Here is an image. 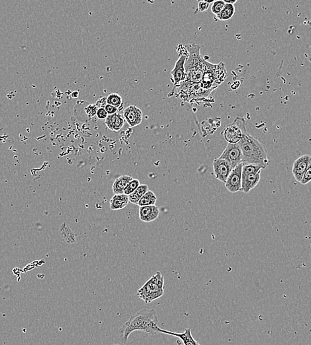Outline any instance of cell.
Wrapping results in <instances>:
<instances>
[{
  "instance_id": "obj_1",
  "label": "cell",
  "mask_w": 311,
  "mask_h": 345,
  "mask_svg": "<svg viewBox=\"0 0 311 345\" xmlns=\"http://www.w3.org/2000/svg\"><path fill=\"white\" fill-rule=\"evenodd\" d=\"M157 311L154 309H142L132 315L119 329V339L123 344L128 341L131 333L134 331H144L154 335L159 333Z\"/></svg>"
},
{
  "instance_id": "obj_2",
  "label": "cell",
  "mask_w": 311,
  "mask_h": 345,
  "mask_svg": "<svg viewBox=\"0 0 311 345\" xmlns=\"http://www.w3.org/2000/svg\"><path fill=\"white\" fill-rule=\"evenodd\" d=\"M188 56L185 64L186 79L180 86L200 83L208 61L201 57V47L191 43L187 46Z\"/></svg>"
},
{
  "instance_id": "obj_3",
  "label": "cell",
  "mask_w": 311,
  "mask_h": 345,
  "mask_svg": "<svg viewBox=\"0 0 311 345\" xmlns=\"http://www.w3.org/2000/svg\"><path fill=\"white\" fill-rule=\"evenodd\" d=\"M238 144L241 149L244 164L256 165L262 167L263 170L267 168L269 161L267 150L259 140L246 132Z\"/></svg>"
},
{
  "instance_id": "obj_4",
  "label": "cell",
  "mask_w": 311,
  "mask_h": 345,
  "mask_svg": "<svg viewBox=\"0 0 311 345\" xmlns=\"http://www.w3.org/2000/svg\"><path fill=\"white\" fill-rule=\"evenodd\" d=\"M164 294V278L157 272L138 289V297L148 304L159 299Z\"/></svg>"
},
{
  "instance_id": "obj_5",
  "label": "cell",
  "mask_w": 311,
  "mask_h": 345,
  "mask_svg": "<svg viewBox=\"0 0 311 345\" xmlns=\"http://www.w3.org/2000/svg\"><path fill=\"white\" fill-rule=\"evenodd\" d=\"M226 76V68L223 62L214 64L208 62L202 80L200 82L201 86L203 89L214 91L220 84L224 82Z\"/></svg>"
},
{
  "instance_id": "obj_6",
  "label": "cell",
  "mask_w": 311,
  "mask_h": 345,
  "mask_svg": "<svg viewBox=\"0 0 311 345\" xmlns=\"http://www.w3.org/2000/svg\"><path fill=\"white\" fill-rule=\"evenodd\" d=\"M246 132L245 119L237 117L232 123L225 127L222 134L228 144H237Z\"/></svg>"
},
{
  "instance_id": "obj_7",
  "label": "cell",
  "mask_w": 311,
  "mask_h": 345,
  "mask_svg": "<svg viewBox=\"0 0 311 345\" xmlns=\"http://www.w3.org/2000/svg\"><path fill=\"white\" fill-rule=\"evenodd\" d=\"M179 97L184 102H189L194 99H207L212 91L203 89L200 83L178 87Z\"/></svg>"
},
{
  "instance_id": "obj_8",
  "label": "cell",
  "mask_w": 311,
  "mask_h": 345,
  "mask_svg": "<svg viewBox=\"0 0 311 345\" xmlns=\"http://www.w3.org/2000/svg\"><path fill=\"white\" fill-rule=\"evenodd\" d=\"M220 159L226 160L230 164L232 170L238 164L242 163V155L239 144H228L227 145Z\"/></svg>"
},
{
  "instance_id": "obj_9",
  "label": "cell",
  "mask_w": 311,
  "mask_h": 345,
  "mask_svg": "<svg viewBox=\"0 0 311 345\" xmlns=\"http://www.w3.org/2000/svg\"><path fill=\"white\" fill-rule=\"evenodd\" d=\"M243 163L238 164L232 171L226 181V187L230 193H236L242 189V170Z\"/></svg>"
},
{
  "instance_id": "obj_10",
  "label": "cell",
  "mask_w": 311,
  "mask_h": 345,
  "mask_svg": "<svg viewBox=\"0 0 311 345\" xmlns=\"http://www.w3.org/2000/svg\"><path fill=\"white\" fill-rule=\"evenodd\" d=\"M213 170L216 179L223 183H226L232 168L226 160L216 158L213 162Z\"/></svg>"
},
{
  "instance_id": "obj_11",
  "label": "cell",
  "mask_w": 311,
  "mask_h": 345,
  "mask_svg": "<svg viewBox=\"0 0 311 345\" xmlns=\"http://www.w3.org/2000/svg\"><path fill=\"white\" fill-rule=\"evenodd\" d=\"M311 164V158L310 155L308 154L299 157L295 161L293 165L292 172L296 181L300 183L301 178Z\"/></svg>"
},
{
  "instance_id": "obj_12",
  "label": "cell",
  "mask_w": 311,
  "mask_h": 345,
  "mask_svg": "<svg viewBox=\"0 0 311 345\" xmlns=\"http://www.w3.org/2000/svg\"><path fill=\"white\" fill-rule=\"evenodd\" d=\"M187 58V56L186 55L180 56L179 59L176 62L175 67L171 72L174 85L177 87H179L180 84L183 83L186 79L185 64Z\"/></svg>"
},
{
  "instance_id": "obj_13",
  "label": "cell",
  "mask_w": 311,
  "mask_h": 345,
  "mask_svg": "<svg viewBox=\"0 0 311 345\" xmlns=\"http://www.w3.org/2000/svg\"><path fill=\"white\" fill-rule=\"evenodd\" d=\"M124 118L131 127L138 126L142 121V112L138 107L130 106L125 109Z\"/></svg>"
},
{
  "instance_id": "obj_14",
  "label": "cell",
  "mask_w": 311,
  "mask_h": 345,
  "mask_svg": "<svg viewBox=\"0 0 311 345\" xmlns=\"http://www.w3.org/2000/svg\"><path fill=\"white\" fill-rule=\"evenodd\" d=\"M159 214V207L156 205L146 206L140 207L139 209L140 220L144 223H151L156 220Z\"/></svg>"
},
{
  "instance_id": "obj_15",
  "label": "cell",
  "mask_w": 311,
  "mask_h": 345,
  "mask_svg": "<svg viewBox=\"0 0 311 345\" xmlns=\"http://www.w3.org/2000/svg\"><path fill=\"white\" fill-rule=\"evenodd\" d=\"M159 333L177 337V338L181 339L183 341L184 345H200L198 341H197L193 338V335L191 334V329H186L183 333H175L162 329L159 327Z\"/></svg>"
},
{
  "instance_id": "obj_16",
  "label": "cell",
  "mask_w": 311,
  "mask_h": 345,
  "mask_svg": "<svg viewBox=\"0 0 311 345\" xmlns=\"http://www.w3.org/2000/svg\"><path fill=\"white\" fill-rule=\"evenodd\" d=\"M261 178V171L256 173L250 174L245 177L242 178L241 191L244 193H250L256 185L259 183Z\"/></svg>"
},
{
  "instance_id": "obj_17",
  "label": "cell",
  "mask_w": 311,
  "mask_h": 345,
  "mask_svg": "<svg viewBox=\"0 0 311 345\" xmlns=\"http://www.w3.org/2000/svg\"><path fill=\"white\" fill-rule=\"evenodd\" d=\"M107 128L113 132H119L124 125V118L120 114L108 115L105 121Z\"/></svg>"
},
{
  "instance_id": "obj_18",
  "label": "cell",
  "mask_w": 311,
  "mask_h": 345,
  "mask_svg": "<svg viewBox=\"0 0 311 345\" xmlns=\"http://www.w3.org/2000/svg\"><path fill=\"white\" fill-rule=\"evenodd\" d=\"M130 201L128 195L125 194H115L109 201V207L112 211H118L124 209Z\"/></svg>"
},
{
  "instance_id": "obj_19",
  "label": "cell",
  "mask_w": 311,
  "mask_h": 345,
  "mask_svg": "<svg viewBox=\"0 0 311 345\" xmlns=\"http://www.w3.org/2000/svg\"><path fill=\"white\" fill-rule=\"evenodd\" d=\"M133 179L131 176L122 175L117 178L113 183L112 190L113 193L124 194V191L128 184Z\"/></svg>"
},
{
  "instance_id": "obj_20",
  "label": "cell",
  "mask_w": 311,
  "mask_h": 345,
  "mask_svg": "<svg viewBox=\"0 0 311 345\" xmlns=\"http://www.w3.org/2000/svg\"><path fill=\"white\" fill-rule=\"evenodd\" d=\"M157 202V197L156 194L152 191L148 190L146 193L143 195L139 201L138 205L140 207H146V206L156 205Z\"/></svg>"
},
{
  "instance_id": "obj_21",
  "label": "cell",
  "mask_w": 311,
  "mask_h": 345,
  "mask_svg": "<svg viewBox=\"0 0 311 345\" xmlns=\"http://www.w3.org/2000/svg\"><path fill=\"white\" fill-rule=\"evenodd\" d=\"M148 190V185H140L136 191L133 192L132 194L128 196L129 201H130V203L135 204V205H138V202L140 201L141 198L143 197V195H144Z\"/></svg>"
},
{
  "instance_id": "obj_22",
  "label": "cell",
  "mask_w": 311,
  "mask_h": 345,
  "mask_svg": "<svg viewBox=\"0 0 311 345\" xmlns=\"http://www.w3.org/2000/svg\"><path fill=\"white\" fill-rule=\"evenodd\" d=\"M234 13H235L234 5L226 4V3L222 11L218 15H216V17L221 21H227L232 18Z\"/></svg>"
},
{
  "instance_id": "obj_23",
  "label": "cell",
  "mask_w": 311,
  "mask_h": 345,
  "mask_svg": "<svg viewBox=\"0 0 311 345\" xmlns=\"http://www.w3.org/2000/svg\"><path fill=\"white\" fill-rule=\"evenodd\" d=\"M263 170L262 167L253 164H244L242 170V178L245 177L250 174L256 173L259 171Z\"/></svg>"
},
{
  "instance_id": "obj_24",
  "label": "cell",
  "mask_w": 311,
  "mask_h": 345,
  "mask_svg": "<svg viewBox=\"0 0 311 345\" xmlns=\"http://www.w3.org/2000/svg\"><path fill=\"white\" fill-rule=\"evenodd\" d=\"M107 105L113 106L116 108L121 107L122 105V99L118 94L112 93L107 96L106 99Z\"/></svg>"
},
{
  "instance_id": "obj_25",
  "label": "cell",
  "mask_w": 311,
  "mask_h": 345,
  "mask_svg": "<svg viewBox=\"0 0 311 345\" xmlns=\"http://www.w3.org/2000/svg\"><path fill=\"white\" fill-rule=\"evenodd\" d=\"M140 185V182L138 179H133L127 185L126 189L124 190V194L128 196L130 195L133 192L136 191Z\"/></svg>"
},
{
  "instance_id": "obj_26",
  "label": "cell",
  "mask_w": 311,
  "mask_h": 345,
  "mask_svg": "<svg viewBox=\"0 0 311 345\" xmlns=\"http://www.w3.org/2000/svg\"><path fill=\"white\" fill-rule=\"evenodd\" d=\"M225 4H226V3H224V1H222V0L214 1L212 3V7H211L212 12L216 16V15H218L219 13L222 11Z\"/></svg>"
},
{
  "instance_id": "obj_27",
  "label": "cell",
  "mask_w": 311,
  "mask_h": 345,
  "mask_svg": "<svg viewBox=\"0 0 311 345\" xmlns=\"http://www.w3.org/2000/svg\"><path fill=\"white\" fill-rule=\"evenodd\" d=\"M311 164L310 165V166L308 167V168H307V170L306 172H305L304 175H303L302 178H301L300 183L302 184V185H307V183H309V182L311 181Z\"/></svg>"
},
{
  "instance_id": "obj_28",
  "label": "cell",
  "mask_w": 311,
  "mask_h": 345,
  "mask_svg": "<svg viewBox=\"0 0 311 345\" xmlns=\"http://www.w3.org/2000/svg\"><path fill=\"white\" fill-rule=\"evenodd\" d=\"M96 114H97L98 118L100 119H105L108 115L106 111H105L104 108H100Z\"/></svg>"
},
{
  "instance_id": "obj_29",
  "label": "cell",
  "mask_w": 311,
  "mask_h": 345,
  "mask_svg": "<svg viewBox=\"0 0 311 345\" xmlns=\"http://www.w3.org/2000/svg\"><path fill=\"white\" fill-rule=\"evenodd\" d=\"M104 109L106 111L107 115H111L116 113L118 109V108L113 107V106L106 105L105 106Z\"/></svg>"
},
{
  "instance_id": "obj_30",
  "label": "cell",
  "mask_w": 311,
  "mask_h": 345,
  "mask_svg": "<svg viewBox=\"0 0 311 345\" xmlns=\"http://www.w3.org/2000/svg\"><path fill=\"white\" fill-rule=\"evenodd\" d=\"M209 5L210 3L207 2V1H199V11L203 12V11H207L208 9Z\"/></svg>"
},
{
  "instance_id": "obj_31",
  "label": "cell",
  "mask_w": 311,
  "mask_h": 345,
  "mask_svg": "<svg viewBox=\"0 0 311 345\" xmlns=\"http://www.w3.org/2000/svg\"><path fill=\"white\" fill-rule=\"evenodd\" d=\"M224 3H226V4H231V5H234L236 2H237V1L235 0V1H226V0H224Z\"/></svg>"
},
{
  "instance_id": "obj_32",
  "label": "cell",
  "mask_w": 311,
  "mask_h": 345,
  "mask_svg": "<svg viewBox=\"0 0 311 345\" xmlns=\"http://www.w3.org/2000/svg\"><path fill=\"white\" fill-rule=\"evenodd\" d=\"M118 345V344H114V345Z\"/></svg>"
}]
</instances>
